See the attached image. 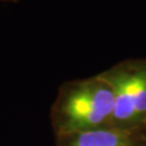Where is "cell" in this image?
<instances>
[{"label": "cell", "mask_w": 146, "mask_h": 146, "mask_svg": "<svg viewBox=\"0 0 146 146\" xmlns=\"http://www.w3.org/2000/svg\"><path fill=\"white\" fill-rule=\"evenodd\" d=\"M114 95L99 75L63 84L52 110L58 136L110 128Z\"/></svg>", "instance_id": "cell-1"}, {"label": "cell", "mask_w": 146, "mask_h": 146, "mask_svg": "<svg viewBox=\"0 0 146 146\" xmlns=\"http://www.w3.org/2000/svg\"><path fill=\"white\" fill-rule=\"evenodd\" d=\"M114 95L110 128L139 134L146 127V58H130L99 74Z\"/></svg>", "instance_id": "cell-2"}, {"label": "cell", "mask_w": 146, "mask_h": 146, "mask_svg": "<svg viewBox=\"0 0 146 146\" xmlns=\"http://www.w3.org/2000/svg\"><path fill=\"white\" fill-rule=\"evenodd\" d=\"M60 146H141L139 134L114 128L72 133L58 136Z\"/></svg>", "instance_id": "cell-3"}, {"label": "cell", "mask_w": 146, "mask_h": 146, "mask_svg": "<svg viewBox=\"0 0 146 146\" xmlns=\"http://www.w3.org/2000/svg\"><path fill=\"white\" fill-rule=\"evenodd\" d=\"M0 1H8V2H17L19 0H0Z\"/></svg>", "instance_id": "cell-4"}, {"label": "cell", "mask_w": 146, "mask_h": 146, "mask_svg": "<svg viewBox=\"0 0 146 146\" xmlns=\"http://www.w3.org/2000/svg\"><path fill=\"white\" fill-rule=\"evenodd\" d=\"M144 132H146V127H145V129H144Z\"/></svg>", "instance_id": "cell-5"}]
</instances>
